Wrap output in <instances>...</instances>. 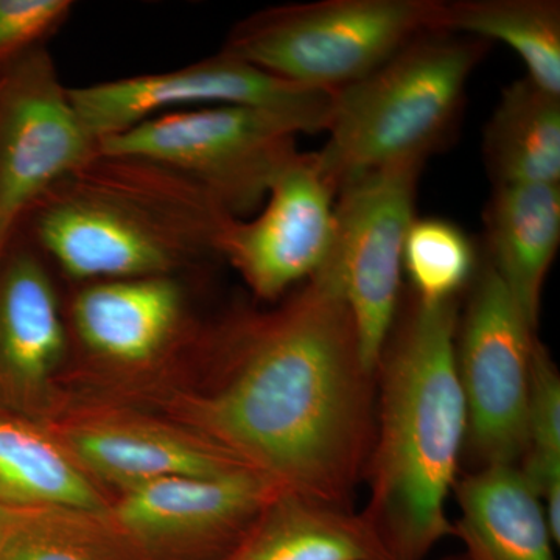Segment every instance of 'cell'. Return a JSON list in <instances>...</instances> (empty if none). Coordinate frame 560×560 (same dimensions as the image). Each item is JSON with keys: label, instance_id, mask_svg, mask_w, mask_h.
Instances as JSON below:
<instances>
[{"label": "cell", "instance_id": "cell-1", "mask_svg": "<svg viewBox=\"0 0 560 560\" xmlns=\"http://www.w3.org/2000/svg\"><path fill=\"white\" fill-rule=\"evenodd\" d=\"M223 345V382L200 405L221 455L280 493L349 510L374 441L375 375L335 280L319 270Z\"/></svg>", "mask_w": 560, "mask_h": 560}, {"label": "cell", "instance_id": "cell-9", "mask_svg": "<svg viewBox=\"0 0 560 560\" xmlns=\"http://www.w3.org/2000/svg\"><path fill=\"white\" fill-rule=\"evenodd\" d=\"M69 97L101 142L160 114L223 105L275 110L302 135L326 131L335 94L290 83L220 50L167 72L69 88Z\"/></svg>", "mask_w": 560, "mask_h": 560}, {"label": "cell", "instance_id": "cell-19", "mask_svg": "<svg viewBox=\"0 0 560 560\" xmlns=\"http://www.w3.org/2000/svg\"><path fill=\"white\" fill-rule=\"evenodd\" d=\"M70 447L92 471L125 489L179 475L217 477L245 469L215 448L131 427L81 429L70 436Z\"/></svg>", "mask_w": 560, "mask_h": 560}, {"label": "cell", "instance_id": "cell-12", "mask_svg": "<svg viewBox=\"0 0 560 560\" xmlns=\"http://www.w3.org/2000/svg\"><path fill=\"white\" fill-rule=\"evenodd\" d=\"M279 490L254 471L162 478L127 489L117 508L125 529L147 539L232 537L248 530Z\"/></svg>", "mask_w": 560, "mask_h": 560}, {"label": "cell", "instance_id": "cell-23", "mask_svg": "<svg viewBox=\"0 0 560 560\" xmlns=\"http://www.w3.org/2000/svg\"><path fill=\"white\" fill-rule=\"evenodd\" d=\"M518 469L541 501L560 497V378L539 340L530 357L526 451Z\"/></svg>", "mask_w": 560, "mask_h": 560}, {"label": "cell", "instance_id": "cell-7", "mask_svg": "<svg viewBox=\"0 0 560 560\" xmlns=\"http://www.w3.org/2000/svg\"><path fill=\"white\" fill-rule=\"evenodd\" d=\"M425 162H401L342 184L335 234L320 270L337 283L359 337L364 368L375 375L399 311L404 248L416 217Z\"/></svg>", "mask_w": 560, "mask_h": 560}, {"label": "cell", "instance_id": "cell-16", "mask_svg": "<svg viewBox=\"0 0 560 560\" xmlns=\"http://www.w3.org/2000/svg\"><path fill=\"white\" fill-rule=\"evenodd\" d=\"M453 490L460 510L453 526L466 560H556L544 504L518 466L480 467Z\"/></svg>", "mask_w": 560, "mask_h": 560}, {"label": "cell", "instance_id": "cell-5", "mask_svg": "<svg viewBox=\"0 0 560 560\" xmlns=\"http://www.w3.org/2000/svg\"><path fill=\"white\" fill-rule=\"evenodd\" d=\"M441 0H316L268 7L221 50L308 90L337 94L436 31Z\"/></svg>", "mask_w": 560, "mask_h": 560}, {"label": "cell", "instance_id": "cell-17", "mask_svg": "<svg viewBox=\"0 0 560 560\" xmlns=\"http://www.w3.org/2000/svg\"><path fill=\"white\" fill-rule=\"evenodd\" d=\"M224 560H390L363 515L279 493Z\"/></svg>", "mask_w": 560, "mask_h": 560}, {"label": "cell", "instance_id": "cell-15", "mask_svg": "<svg viewBox=\"0 0 560 560\" xmlns=\"http://www.w3.org/2000/svg\"><path fill=\"white\" fill-rule=\"evenodd\" d=\"M485 228L490 267L537 330L545 279L560 245V184L493 186Z\"/></svg>", "mask_w": 560, "mask_h": 560}, {"label": "cell", "instance_id": "cell-24", "mask_svg": "<svg viewBox=\"0 0 560 560\" xmlns=\"http://www.w3.org/2000/svg\"><path fill=\"white\" fill-rule=\"evenodd\" d=\"M65 512L0 510V560H110L106 541Z\"/></svg>", "mask_w": 560, "mask_h": 560}, {"label": "cell", "instance_id": "cell-8", "mask_svg": "<svg viewBox=\"0 0 560 560\" xmlns=\"http://www.w3.org/2000/svg\"><path fill=\"white\" fill-rule=\"evenodd\" d=\"M536 331L489 261L478 267L456 329V370L480 467L518 466L525 455Z\"/></svg>", "mask_w": 560, "mask_h": 560}, {"label": "cell", "instance_id": "cell-13", "mask_svg": "<svg viewBox=\"0 0 560 560\" xmlns=\"http://www.w3.org/2000/svg\"><path fill=\"white\" fill-rule=\"evenodd\" d=\"M70 320L94 355L119 364L150 363L183 329V287L176 276L94 280L73 298Z\"/></svg>", "mask_w": 560, "mask_h": 560}, {"label": "cell", "instance_id": "cell-26", "mask_svg": "<svg viewBox=\"0 0 560 560\" xmlns=\"http://www.w3.org/2000/svg\"><path fill=\"white\" fill-rule=\"evenodd\" d=\"M444 560H466V558H464V556H463V558H448V559H444Z\"/></svg>", "mask_w": 560, "mask_h": 560}, {"label": "cell", "instance_id": "cell-6", "mask_svg": "<svg viewBox=\"0 0 560 560\" xmlns=\"http://www.w3.org/2000/svg\"><path fill=\"white\" fill-rule=\"evenodd\" d=\"M300 135L293 120L275 110L205 106L140 121L101 140L98 149L164 165L201 187L235 219H248L300 153Z\"/></svg>", "mask_w": 560, "mask_h": 560}, {"label": "cell", "instance_id": "cell-11", "mask_svg": "<svg viewBox=\"0 0 560 560\" xmlns=\"http://www.w3.org/2000/svg\"><path fill=\"white\" fill-rule=\"evenodd\" d=\"M337 191L315 153H298L280 172L254 219H232L220 242L253 293L276 301L307 282L329 256Z\"/></svg>", "mask_w": 560, "mask_h": 560}, {"label": "cell", "instance_id": "cell-22", "mask_svg": "<svg viewBox=\"0 0 560 560\" xmlns=\"http://www.w3.org/2000/svg\"><path fill=\"white\" fill-rule=\"evenodd\" d=\"M477 270V250L459 226L430 217L412 221L404 248L412 296L423 302L455 300Z\"/></svg>", "mask_w": 560, "mask_h": 560}, {"label": "cell", "instance_id": "cell-14", "mask_svg": "<svg viewBox=\"0 0 560 560\" xmlns=\"http://www.w3.org/2000/svg\"><path fill=\"white\" fill-rule=\"evenodd\" d=\"M66 350L68 330L50 272L35 246L13 242L0 257V386L38 388Z\"/></svg>", "mask_w": 560, "mask_h": 560}, {"label": "cell", "instance_id": "cell-3", "mask_svg": "<svg viewBox=\"0 0 560 560\" xmlns=\"http://www.w3.org/2000/svg\"><path fill=\"white\" fill-rule=\"evenodd\" d=\"M232 219L179 173L98 149L36 201L22 226L68 278L94 282L176 276L220 257Z\"/></svg>", "mask_w": 560, "mask_h": 560}, {"label": "cell", "instance_id": "cell-20", "mask_svg": "<svg viewBox=\"0 0 560 560\" xmlns=\"http://www.w3.org/2000/svg\"><path fill=\"white\" fill-rule=\"evenodd\" d=\"M436 32L506 44L526 77L560 97L559 0H441Z\"/></svg>", "mask_w": 560, "mask_h": 560}, {"label": "cell", "instance_id": "cell-21", "mask_svg": "<svg viewBox=\"0 0 560 560\" xmlns=\"http://www.w3.org/2000/svg\"><path fill=\"white\" fill-rule=\"evenodd\" d=\"M101 514L103 501L88 478L27 423L0 415V510Z\"/></svg>", "mask_w": 560, "mask_h": 560}, {"label": "cell", "instance_id": "cell-2", "mask_svg": "<svg viewBox=\"0 0 560 560\" xmlns=\"http://www.w3.org/2000/svg\"><path fill=\"white\" fill-rule=\"evenodd\" d=\"M458 319V298L411 296L375 370L381 410L363 474L371 499L361 515L390 560H425L455 536L445 508L467 433L456 370Z\"/></svg>", "mask_w": 560, "mask_h": 560}, {"label": "cell", "instance_id": "cell-25", "mask_svg": "<svg viewBox=\"0 0 560 560\" xmlns=\"http://www.w3.org/2000/svg\"><path fill=\"white\" fill-rule=\"evenodd\" d=\"M72 10L70 0H0V73L44 47Z\"/></svg>", "mask_w": 560, "mask_h": 560}, {"label": "cell", "instance_id": "cell-10", "mask_svg": "<svg viewBox=\"0 0 560 560\" xmlns=\"http://www.w3.org/2000/svg\"><path fill=\"white\" fill-rule=\"evenodd\" d=\"M97 153L46 47L0 73V257L36 201Z\"/></svg>", "mask_w": 560, "mask_h": 560}, {"label": "cell", "instance_id": "cell-18", "mask_svg": "<svg viewBox=\"0 0 560 560\" xmlns=\"http://www.w3.org/2000/svg\"><path fill=\"white\" fill-rule=\"evenodd\" d=\"M493 186L560 184V97L525 77L501 94L482 135Z\"/></svg>", "mask_w": 560, "mask_h": 560}, {"label": "cell", "instance_id": "cell-4", "mask_svg": "<svg viewBox=\"0 0 560 560\" xmlns=\"http://www.w3.org/2000/svg\"><path fill=\"white\" fill-rule=\"evenodd\" d=\"M485 40L427 32L370 75L337 92L326 145L316 151L335 191L364 173L425 162L455 131Z\"/></svg>", "mask_w": 560, "mask_h": 560}]
</instances>
